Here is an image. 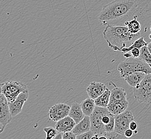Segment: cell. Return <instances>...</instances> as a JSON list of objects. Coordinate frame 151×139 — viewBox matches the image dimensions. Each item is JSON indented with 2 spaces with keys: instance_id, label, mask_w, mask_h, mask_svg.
I'll return each mask as SVG.
<instances>
[{
  "instance_id": "cell-7",
  "label": "cell",
  "mask_w": 151,
  "mask_h": 139,
  "mask_svg": "<svg viewBox=\"0 0 151 139\" xmlns=\"http://www.w3.org/2000/svg\"><path fill=\"white\" fill-rule=\"evenodd\" d=\"M134 115L130 111H125L119 115H115L114 131L124 135L125 130L129 128L130 124L134 120Z\"/></svg>"
},
{
  "instance_id": "cell-22",
  "label": "cell",
  "mask_w": 151,
  "mask_h": 139,
  "mask_svg": "<svg viewBox=\"0 0 151 139\" xmlns=\"http://www.w3.org/2000/svg\"><path fill=\"white\" fill-rule=\"evenodd\" d=\"M140 54L139 58L147 63L151 67V54L148 50L147 46H145L142 47L140 49Z\"/></svg>"
},
{
  "instance_id": "cell-31",
  "label": "cell",
  "mask_w": 151,
  "mask_h": 139,
  "mask_svg": "<svg viewBox=\"0 0 151 139\" xmlns=\"http://www.w3.org/2000/svg\"><path fill=\"white\" fill-rule=\"evenodd\" d=\"M147 46L148 47V50H149L150 52V53L151 54V41L150 42H149V43L147 44Z\"/></svg>"
},
{
  "instance_id": "cell-3",
  "label": "cell",
  "mask_w": 151,
  "mask_h": 139,
  "mask_svg": "<svg viewBox=\"0 0 151 139\" xmlns=\"http://www.w3.org/2000/svg\"><path fill=\"white\" fill-rule=\"evenodd\" d=\"M117 70L122 78L130 73L137 72H142L146 74L151 73V67L149 64L139 58L132 57L126 58L125 60L119 63Z\"/></svg>"
},
{
  "instance_id": "cell-20",
  "label": "cell",
  "mask_w": 151,
  "mask_h": 139,
  "mask_svg": "<svg viewBox=\"0 0 151 139\" xmlns=\"http://www.w3.org/2000/svg\"><path fill=\"white\" fill-rule=\"evenodd\" d=\"M147 44H148L146 42L144 37H140V38L137 39L136 40L134 41V42L131 44L130 46L124 48L123 49H122V50L121 52L123 54H125L126 52H130L131 50L134 49V48H137L140 49L142 47L147 46Z\"/></svg>"
},
{
  "instance_id": "cell-8",
  "label": "cell",
  "mask_w": 151,
  "mask_h": 139,
  "mask_svg": "<svg viewBox=\"0 0 151 139\" xmlns=\"http://www.w3.org/2000/svg\"><path fill=\"white\" fill-rule=\"evenodd\" d=\"M12 116L9 102L4 95L0 94V133H2L6 126L12 120Z\"/></svg>"
},
{
  "instance_id": "cell-19",
  "label": "cell",
  "mask_w": 151,
  "mask_h": 139,
  "mask_svg": "<svg viewBox=\"0 0 151 139\" xmlns=\"http://www.w3.org/2000/svg\"><path fill=\"white\" fill-rule=\"evenodd\" d=\"M111 91L108 88H107L98 97L94 100L96 106L100 107H107L110 102Z\"/></svg>"
},
{
  "instance_id": "cell-26",
  "label": "cell",
  "mask_w": 151,
  "mask_h": 139,
  "mask_svg": "<svg viewBox=\"0 0 151 139\" xmlns=\"http://www.w3.org/2000/svg\"><path fill=\"white\" fill-rule=\"evenodd\" d=\"M76 135L73 131L66 132L63 133V139H76Z\"/></svg>"
},
{
  "instance_id": "cell-15",
  "label": "cell",
  "mask_w": 151,
  "mask_h": 139,
  "mask_svg": "<svg viewBox=\"0 0 151 139\" xmlns=\"http://www.w3.org/2000/svg\"><path fill=\"white\" fill-rule=\"evenodd\" d=\"M128 106V101L109 102L107 108L111 113L117 115L126 111Z\"/></svg>"
},
{
  "instance_id": "cell-27",
  "label": "cell",
  "mask_w": 151,
  "mask_h": 139,
  "mask_svg": "<svg viewBox=\"0 0 151 139\" xmlns=\"http://www.w3.org/2000/svg\"><path fill=\"white\" fill-rule=\"evenodd\" d=\"M131 53V57L134 58H138L139 57L140 54V50L139 48H135L130 51Z\"/></svg>"
},
{
  "instance_id": "cell-23",
  "label": "cell",
  "mask_w": 151,
  "mask_h": 139,
  "mask_svg": "<svg viewBox=\"0 0 151 139\" xmlns=\"http://www.w3.org/2000/svg\"><path fill=\"white\" fill-rule=\"evenodd\" d=\"M44 132L46 134V139H54L55 137L58 133L55 128L47 127L44 128Z\"/></svg>"
},
{
  "instance_id": "cell-29",
  "label": "cell",
  "mask_w": 151,
  "mask_h": 139,
  "mask_svg": "<svg viewBox=\"0 0 151 139\" xmlns=\"http://www.w3.org/2000/svg\"><path fill=\"white\" fill-rule=\"evenodd\" d=\"M134 132L132 130H131V129L129 128L128 130H125V133H124V136L127 138H130L131 136L133 135L134 134Z\"/></svg>"
},
{
  "instance_id": "cell-25",
  "label": "cell",
  "mask_w": 151,
  "mask_h": 139,
  "mask_svg": "<svg viewBox=\"0 0 151 139\" xmlns=\"http://www.w3.org/2000/svg\"><path fill=\"white\" fill-rule=\"evenodd\" d=\"M95 135L92 130H89L84 133L81 134L76 136L77 139H91Z\"/></svg>"
},
{
  "instance_id": "cell-11",
  "label": "cell",
  "mask_w": 151,
  "mask_h": 139,
  "mask_svg": "<svg viewBox=\"0 0 151 139\" xmlns=\"http://www.w3.org/2000/svg\"><path fill=\"white\" fill-rule=\"evenodd\" d=\"M107 88L104 84L93 81L91 82L90 85L87 87L86 92L89 97L95 100L101 95L102 93H104Z\"/></svg>"
},
{
  "instance_id": "cell-16",
  "label": "cell",
  "mask_w": 151,
  "mask_h": 139,
  "mask_svg": "<svg viewBox=\"0 0 151 139\" xmlns=\"http://www.w3.org/2000/svg\"><path fill=\"white\" fill-rule=\"evenodd\" d=\"M128 101L125 90L121 87H115L111 90L109 102Z\"/></svg>"
},
{
  "instance_id": "cell-21",
  "label": "cell",
  "mask_w": 151,
  "mask_h": 139,
  "mask_svg": "<svg viewBox=\"0 0 151 139\" xmlns=\"http://www.w3.org/2000/svg\"><path fill=\"white\" fill-rule=\"evenodd\" d=\"M125 25L128 27L129 31L134 34L139 33L141 29V25L136 19H134L129 21H125Z\"/></svg>"
},
{
  "instance_id": "cell-12",
  "label": "cell",
  "mask_w": 151,
  "mask_h": 139,
  "mask_svg": "<svg viewBox=\"0 0 151 139\" xmlns=\"http://www.w3.org/2000/svg\"><path fill=\"white\" fill-rule=\"evenodd\" d=\"M76 125L75 120L71 117L68 116L56 122L55 128L58 132L63 133L66 132L72 131Z\"/></svg>"
},
{
  "instance_id": "cell-1",
  "label": "cell",
  "mask_w": 151,
  "mask_h": 139,
  "mask_svg": "<svg viewBox=\"0 0 151 139\" xmlns=\"http://www.w3.org/2000/svg\"><path fill=\"white\" fill-rule=\"evenodd\" d=\"M137 8L136 0H114L103 6L98 19L105 25H111L134 15Z\"/></svg>"
},
{
  "instance_id": "cell-18",
  "label": "cell",
  "mask_w": 151,
  "mask_h": 139,
  "mask_svg": "<svg viewBox=\"0 0 151 139\" xmlns=\"http://www.w3.org/2000/svg\"><path fill=\"white\" fill-rule=\"evenodd\" d=\"M81 106L85 115L90 116L95 109L96 105L94 100L89 97L82 102Z\"/></svg>"
},
{
  "instance_id": "cell-6",
  "label": "cell",
  "mask_w": 151,
  "mask_h": 139,
  "mask_svg": "<svg viewBox=\"0 0 151 139\" xmlns=\"http://www.w3.org/2000/svg\"><path fill=\"white\" fill-rule=\"evenodd\" d=\"M109 111L107 107L96 106L93 113L91 115V130H92L95 135H98L99 138L104 135L106 132L105 126L102 123V117Z\"/></svg>"
},
{
  "instance_id": "cell-17",
  "label": "cell",
  "mask_w": 151,
  "mask_h": 139,
  "mask_svg": "<svg viewBox=\"0 0 151 139\" xmlns=\"http://www.w3.org/2000/svg\"><path fill=\"white\" fill-rule=\"evenodd\" d=\"M69 116L75 120L77 124L84 118L85 115L82 110L81 104L75 103L70 107Z\"/></svg>"
},
{
  "instance_id": "cell-14",
  "label": "cell",
  "mask_w": 151,
  "mask_h": 139,
  "mask_svg": "<svg viewBox=\"0 0 151 139\" xmlns=\"http://www.w3.org/2000/svg\"><path fill=\"white\" fill-rule=\"evenodd\" d=\"M90 130V117L85 116L81 122L76 125L72 131L77 136Z\"/></svg>"
},
{
  "instance_id": "cell-9",
  "label": "cell",
  "mask_w": 151,
  "mask_h": 139,
  "mask_svg": "<svg viewBox=\"0 0 151 139\" xmlns=\"http://www.w3.org/2000/svg\"><path fill=\"white\" fill-rule=\"evenodd\" d=\"M70 107L69 105L64 103H58L54 105L49 111L50 119L54 122H57L69 116Z\"/></svg>"
},
{
  "instance_id": "cell-10",
  "label": "cell",
  "mask_w": 151,
  "mask_h": 139,
  "mask_svg": "<svg viewBox=\"0 0 151 139\" xmlns=\"http://www.w3.org/2000/svg\"><path fill=\"white\" fill-rule=\"evenodd\" d=\"M29 91H25L20 93L15 101L9 102L10 110L13 117L17 116L22 112L24 104L29 98Z\"/></svg>"
},
{
  "instance_id": "cell-28",
  "label": "cell",
  "mask_w": 151,
  "mask_h": 139,
  "mask_svg": "<svg viewBox=\"0 0 151 139\" xmlns=\"http://www.w3.org/2000/svg\"><path fill=\"white\" fill-rule=\"evenodd\" d=\"M137 128H138L137 123L136 121H134V120H132L130 124L129 128L131 129V130H132L133 131H135V130H136Z\"/></svg>"
},
{
  "instance_id": "cell-32",
  "label": "cell",
  "mask_w": 151,
  "mask_h": 139,
  "mask_svg": "<svg viewBox=\"0 0 151 139\" xmlns=\"http://www.w3.org/2000/svg\"><path fill=\"white\" fill-rule=\"evenodd\" d=\"M149 38H150V39L151 40V34L149 35Z\"/></svg>"
},
{
  "instance_id": "cell-30",
  "label": "cell",
  "mask_w": 151,
  "mask_h": 139,
  "mask_svg": "<svg viewBox=\"0 0 151 139\" xmlns=\"http://www.w3.org/2000/svg\"><path fill=\"white\" fill-rule=\"evenodd\" d=\"M54 139H63V134H61V132H58Z\"/></svg>"
},
{
  "instance_id": "cell-13",
  "label": "cell",
  "mask_w": 151,
  "mask_h": 139,
  "mask_svg": "<svg viewBox=\"0 0 151 139\" xmlns=\"http://www.w3.org/2000/svg\"><path fill=\"white\" fill-rule=\"evenodd\" d=\"M146 75L145 73L142 72H137L127 75L123 78L128 84L134 88L140 84L145 77Z\"/></svg>"
},
{
  "instance_id": "cell-4",
  "label": "cell",
  "mask_w": 151,
  "mask_h": 139,
  "mask_svg": "<svg viewBox=\"0 0 151 139\" xmlns=\"http://www.w3.org/2000/svg\"><path fill=\"white\" fill-rule=\"evenodd\" d=\"M134 97L140 103H151V73L146 74L142 81L134 87Z\"/></svg>"
},
{
  "instance_id": "cell-24",
  "label": "cell",
  "mask_w": 151,
  "mask_h": 139,
  "mask_svg": "<svg viewBox=\"0 0 151 139\" xmlns=\"http://www.w3.org/2000/svg\"><path fill=\"white\" fill-rule=\"evenodd\" d=\"M107 139H121L127 138L124 135L118 133L115 131L111 132H106L104 134Z\"/></svg>"
},
{
  "instance_id": "cell-2",
  "label": "cell",
  "mask_w": 151,
  "mask_h": 139,
  "mask_svg": "<svg viewBox=\"0 0 151 139\" xmlns=\"http://www.w3.org/2000/svg\"><path fill=\"white\" fill-rule=\"evenodd\" d=\"M103 35L108 46L115 51H121L127 45L131 44L140 37V33L132 34L127 26H113L107 25Z\"/></svg>"
},
{
  "instance_id": "cell-33",
  "label": "cell",
  "mask_w": 151,
  "mask_h": 139,
  "mask_svg": "<svg viewBox=\"0 0 151 139\" xmlns=\"http://www.w3.org/2000/svg\"></svg>"
},
{
  "instance_id": "cell-5",
  "label": "cell",
  "mask_w": 151,
  "mask_h": 139,
  "mask_svg": "<svg viewBox=\"0 0 151 139\" xmlns=\"http://www.w3.org/2000/svg\"><path fill=\"white\" fill-rule=\"evenodd\" d=\"M27 90L25 85L18 81H6L1 84V93L4 95L9 102L15 101L20 93Z\"/></svg>"
}]
</instances>
